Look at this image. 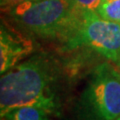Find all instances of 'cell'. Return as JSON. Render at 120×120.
I'll return each mask as SVG.
<instances>
[{
    "instance_id": "obj_1",
    "label": "cell",
    "mask_w": 120,
    "mask_h": 120,
    "mask_svg": "<svg viewBox=\"0 0 120 120\" xmlns=\"http://www.w3.org/2000/svg\"><path fill=\"white\" fill-rule=\"evenodd\" d=\"M60 77L59 64L48 54H35L18 63L0 78V116L23 105H36L58 115Z\"/></svg>"
},
{
    "instance_id": "obj_2",
    "label": "cell",
    "mask_w": 120,
    "mask_h": 120,
    "mask_svg": "<svg viewBox=\"0 0 120 120\" xmlns=\"http://www.w3.org/2000/svg\"><path fill=\"white\" fill-rule=\"evenodd\" d=\"M5 11L28 32L63 43L72 35L80 17V11L72 8L66 0H33Z\"/></svg>"
},
{
    "instance_id": "obj_3",
    "label": "cell",
    "mask_w": 120,
    "mask_h": 120,
    "mask_svg": "<svg viewBox=\"0 0 120 120\" xmlns=\"http://www.w3.org/2000/svg\"><path fill=\"white\" fill-rule=\"evenodd\" d=\"M80 120H116L120 116V69L102 62L92 70L78 101Z\"/></svg>"
},
{
    "instance_id": "obj_4",
    "label": "cell",
    "mask_w": 120,
    "mask_h": 120,
    "mask_svg": "<svg viewBox=\"0 0 120 120\" xmlns=\"http://www.w3.org/2000/svg\"><path fill=\"white\" fill-rule=\"evenodd\" d=\"M64 44L68 49L88 47L116 64L120 57V24L96 11H81L76 28Z\"/></svg>"
},
{
    "instance_id": "obj_5",
    "label": "cell",
    "mask_w": 120,
    "mask_h": 120,
    "mask_svg": "<svg viewBox=\"0 0 120 120\" xmlns=\"http://www.w3.org/2000/svg\"><path fill=\"white\" fill-rule=\"evenodd\" d=\"M34 50L33 42L4 22L0 28V73L4 74Z\"/></svg>"
},
{
    "instance_id": "obj_6",
    "label": "cell",
    "mask_w": 120,
    "mask_h": 120,
    "mask_svg": "<svg viewBox=\"0 0 120 120\" xmlns=\"http://www.w3.org/2000/svg\"><path fill=\"white\" fill-rule=\"evenodd\" d=\"M51 112L36 105H23L14 107L1 116V120H47Z\"/></svg>"
},
{
    "instance_id": "obj_7",
    "label": "cell",
    "mask_w": 120,
    "mask_h": 120,
    "mask_svg": "<svg viewBox=\"0 0 120 120\" xmlns=\"http://www.w3.org/2000/svg\"><path fill=\"white\" fill-rule=\"evenodd\" d=\"M96 12L105 19L120 24V0H103Z\"/></svg>"
},
{
    "instance_id": "obj_8",
    "label": "cell",
    "mask_w": 120,
    "mask_h": 120,
    "mask_svg": "<svg viewBox=\"0 0 120 120\" xmlns=\"http://www.w3.org/2000/svg\"><path fill=\"white\" fill-rule=\"evenodd\" d=\"M77 11H96L103 0H66Z\"/></svg>"
},
{
    "instance_id": "obj_9",
    "label": "cell",
    "mask_w": 120,
    "mask_h": 120,
    "mask_svg": "<svg viewBox=\"0 0 120 120\" xmlns=\"http://www.w3.org/2000/svg\"><path fill=\"white\" fill-rule=\"evenodd\" d=\"M28 1H33V0H0V4H1L2 9L6 10L15 5L21 4V3H24V2H28Z\"/></svg>"
},
{
    "instance_id": "obj_10",
    "label": "cell",
    "mask_w": 120,
    "mask_h": 120,
    "mask_svg": "<svg viewBox=\"0 0 120 120\" xmlns=\"http://www.w3.org/2000/svg\"><path fill=\"white\" fill-rule=\"evenodd\" d=\"M115 65L118 67V69H120V57H119V59H118V61L116 62V64H115Z\"/></svg>"
},
{
    "instance_id": "obj_11",
    "label": "cell",
    "mask_w": 120,
    "mask_h": 120,
    "mask_svg": "<svg viewBox=\"0 0 120 120\" xmlns=\"http://www.w3.org/2000/svg\"><path fill=\"white\" fill-rule=\"evenodd\" d=\"M116 120H120V116H119V117H118L117 119H116Z\"/></svg>"
},
{
    "instance_id": "obj_12",
    "label": "cell",
    "mask_w": 120,
    "mask_h": 120,
    "mask_svg": "<svg viewBox=\"0 0 120 120\" xmlns=\"http://www.w3.org/2000/svg\"><path fill=\"white\" fill-rule=\"evenodd\" d=\"M47 120H53V119H51V118H48Z\"/></svg>"
}]
</instances>
